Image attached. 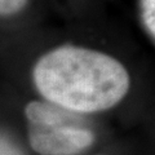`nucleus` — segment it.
<instances>
[{
	"instance_id": "obj_5",
	"label": "nucleus",
	"mask_w": 155,
	"mask_h": 155,
	"mask_svg": "<svg viewBox=\"0 0 155 155\" xmlns=\"http://www.w3.org/2000/svg\"><path fill=\"white\" fill-rule=\"evenodd\" d=\"M0 155H23L16 145L0 134Z\"/></svg>"
},
{
	"instance_id": "obj_3",
	"label": "nucleus",
	"mask_w": 155,
	"mask_h": 155,
	"mask_svg": "<svg viewBox=\"0 0 155 155\" xmlns=\"http://www.w3.org/2000/svg\"><path fill=\"white\" fill-rule=\"evenodd\" d=\"M141 14L145 27L154 39L155 36V0H141Z\"/></svg>"
},
{
	"instance_id": "obj_1",
	"label": "nucleus",
	"mask_w": 155,
	"mask_h": 155,
	"mask_svg": "<svg viewBox=\"0 0 155 155\" xmlns=\"http://www.w3.org/2000/svg\"><path fill=\"white\" fill-rule=\"evenodd\" d=\"M34 81L49 102L74 113L107 110L129 88V75L118 60L74 45L43 56L34 69Z\"/></svg>"
},
{
	"instance_id": "obj_4",
	"label": "nucleus",
	"mask_w": 155,
	"mask_h": 155,
	"mask_svg": "<svg viewBox=\"0 0 155 155\" xmlns=\"http://www.w3.org/2000/svg\"><path fill=\"white\" fill-rule=\"evenodd\" d=\"M28 0H0V16H11L21 12Z\"/></svg>"
},
{
	"instance_id": "obj_2",
	"label": "nucleus",
	"mask_w": 155,
	"mask_h": 155,
	"mask_svg": "<svg viewBox=\"0 0 155 155\" xmlns=\"http://www.w3.org/2000/svg\"><path fill=\"white\" fill-rule=\"evenodd\" d=\"M25 114L30 145L40 155H75L94 140L74 111L52 102L31 101Z\"/></svg>"
}]
</instances>
